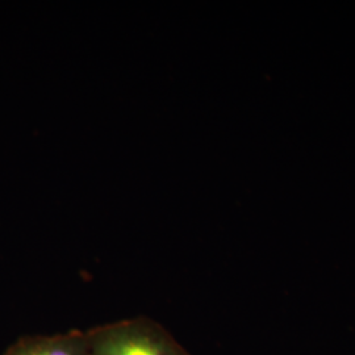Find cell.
<instances>
[{"instance_id":"6da1fadb","label":"cell","mask_w":355,"mask_h":355,"mask_svg":"<svg viewBox=\"0 0 355 355\" xmlns=\"http://www.w3.org/2000/svg\"><path fill=\"white\" fill-rule=\"evenodd\" d=\"M86 336L91 355H191L161 324L142 316L98 325Z\"/></svg>"},{"instance_id":"7a4b0ae2","label":"cell","mask_w":355,"mask_h":355,"mask_svg":"<svg viewBox=\"0 0 355 355\" xmlns=\"http://www.w3.org/2000/svg\"><path fill=\"white\" fill-rule=\"evenodd\" d=\"M3 355H91L86 330L20 337Z\"/></svg>"}]
</instances>
